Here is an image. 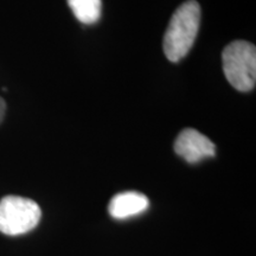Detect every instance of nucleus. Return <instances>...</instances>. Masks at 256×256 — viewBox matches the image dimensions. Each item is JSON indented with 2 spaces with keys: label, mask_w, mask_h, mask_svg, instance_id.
<instances>
[{
  "label": "nucleus",
  "mask_w": 256,
  "mask_h": 256,
  "mask_svg": "<svg viewBox=\"0 0 256 256\" xmlns=\"http://www.w3.org/2000/svg\"><path fill=\"white\" fill-rule=\"evenodd\" d=\"M200 24V6L188 0L176 10L166 28L164 52L171 62L177 63L188 55L196 40Z\"/></svg>",
  "instance_id": "nucleus-1"
},
{
  "label": "nucleus",
  "mask_w": 256,
  "mask_h": 256,
  "mask_svg": "<svg viewBox=\"0 0 256 256\" xmlns=\"http://www.w3.org/2000/svg\"><path fill=\"white\" fill-rule=\"evenodd\" d=\"M223 72L236 90L250 92L256 83V49L246 40L228 44L222 54Z\"/></svg>",
  "instance_id": "nucleus-2"
},
{
  "label": "nucleus",
  "mask_w": 256,
  "mask_h": 256,
  "mask_svg": "<svg viewBox=\"0 0 256 256\" xmlns=\"http://www.w3.org/2000/svg\"><path fill=\"white\" fill-rule=\"evenodd\" d=\"M40 217V206L30 198L6 196L0 200V232L5 235L18 236L31 232Z\"/></svg>",
  "instance_id": "nucleus-3"
},
{
  "label": "nucleus",
  "mask_w": 256,
  "mask_h": 256,
  "mask_svg": "<svg viewBox=\"0 0 256 256\" xmlns=\"http://www.w3.org/2000/svg\"><path fill=\"white\" fill-rule=\"evenodd\" d=\"M174 152L190 164L216 154V146L209 138L194 128L183 130L174 142Z\"/></svg>",
  "instance_id": "nucleus-4"
},
{
  "label": "nucleus",
  "mask_w": 256,
  "mask_h": 256,
  "mask_svg": "<svg viewBox=\"0 0 256 256\" xmlns=\"http://www.w3.org/2000/svg\"><path fill=\"white\" fill-rule=\"evenodd\" d=\"M150 200L144 194L136 191H127L115 194L110 202L108 211L116 220H124L140 215L147 210Z\"/></svg>",
  "instance_id": "nucleus-5"
},
{
  "label": "nucleus",
  "mask_w": 256,
  "mask_h": 256,
  "mask_svg": "<svg viewBox=\"0 0 256 256\" xmlns=\"http://www.w3.org/2000/svg\"><path fill=\"white\" fill-rule=\"evenodd\" d=\"M68 5L82 24H95L101 18L102 0H68Z\"/></svg>",
  "instance_id": "nucleus-6"
},
{
  "label": "nucleus",
  "mask_w": 256,
  "mask_h": 256,
  "mask_svg": "<svg viewBox=\"0 0 256 256\" xmlns=\"http://www.w3.org/2000/svg\"><path fill=\"white\" fill-rule=\"evenodd\" d=\"M5 110H6V104H5V101L0 98V122H2V119H4Z\"/></svg>",
  "instance_id": "nucleus-7"
}]
</instances>
